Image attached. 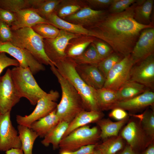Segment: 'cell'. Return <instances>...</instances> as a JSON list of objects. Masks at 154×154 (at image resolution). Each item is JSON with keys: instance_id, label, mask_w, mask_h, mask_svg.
Returning a JSON list of instances; mask_svg holds the SVG:
<instances>
[{"instance_id": "cell-1", "label": "cell", "mask_w": 154, "mask_h": 154, "mask_svg": "<svg viewBox=\"0 0 154 154\" xmlns=\"http://www.w3.org/2000/svg\"><path fill=\"white\" fill-rule=\"evenodd\" d=\"M136 1L123 12L109 13L101 22L90 29L96 32L98 39L108 43L114 52L123 56L131 54L143 30L153 27L152 23L143 25L135 20Z\"/></svg>"}, {"instance_id": "cell-2", "label": "cell", "mask_w": 154, "mask_h": 154, "mask_svg": "<svg viewBox=\"0 0 154 154\" xmlns=\"http://www.w3.org/2000/svg\"><path fill=\"white\" fill-rule=\"evenodd\" d=\"M50 69L57 78L62 90V98L56 107L60 121L70 122L78 114L86 110L80 95L72 84L59 72L53 64Z\"/></svg>"}, {"instance_id": "cell-3", "label": "cell", "mask_w": 154, "mask_h": 154, "mask_svg": "<svg viewBox=\"0 0 154 154\" xmlns=\"http://www.w3.org/2000/svg\"><path fill=\"white\" fill-rule=\"evenodd\" d=\"M54 65L78 93L86 110L100 111L97 102L96 90L88 85L82 79L76 71V64L71 58L66 57L56 62Z\"/></svg>"}, {"instance_id": "cell-4", "label": "cell", "mask_w": 154, "mask_h": 154, "mask_svg": "<svg viewBox=\"0 0 154 154\" xmlns=\"http://www.w3.org/2000/svg\"><path fill=\"white\" fill-rule=\"evenodd\" d=\"M12 31V36L9 42L13 45L27 50L43 65H50L52 63L45 52L43 38L32 28L25 27Z\"/></svg>"}, {"instance_id": "cell-5", "label": "cell", "mask_w": 154, "mask_h": 154, "mask_svg": "<svg viewBox=\"0 0 154 154\" xmlns=\"http://www.w3.org/2000/svg\"><path fill=\"white\" fill-rule=\"evenodd\" d=\"M12 78L20 96L33 105L47 93L39 86L29 68L15 67L11 70Z\"/></svg>"}, {"instance_id": "cell-6", "label": "cell", "mask_w": 154, "mask_h": 154, "mask_svg": "<svg viewBox=\"0 0 154 154\" xmlns=\"http://www.w3.org/2000/svg\"><path fill=\"white\" fill-rule=\"evenodd\" d=\"M100 135L96 127H90L86 125L79 127L62 139L59 147L60 152H72L84 145L97 144Z\"/></svg>"}, {"instance_id": "cell-7", "label": "cell", "mask_w": 154, "mask_h": 154, "mask_svg": "<svg viewBox=\"0 0 154 154\" xmlns=\"http://www.w3.org/2000/svg\"><path fill=\"white\" fill-rule=\"evenodd\" d=\"M59 97L58 91L51 90L37 102L33 111L28 115H17L16 120L19 125L30 128L32 123L48 115L56 108V101Z\"/></svg>"}, {"instance_id": "cell-8", "label": "cell", "mask_w": 154, "mask_h": 154, "mask_svg": "<svg viewBox=\"0 0 154 154\" xmlns=\"http://www.w3.org/2000/svg\"><path fill=\"white\" fill-rule=\"evenodd\" d=\"M80 35L60 30L55 38L43 39L45 53L54 64L58 61L66 58V50L70 41Z\"/></svg>"}, {"instance_id": "cell-9", "label": "cell", "mask_w": 154, "mask_h": 154, "mask_svg": "<svg viewBox=\"0 0 154 154\" xmlns=\"http://www.w3.org/2000/svg\"><path fill=\"white\" fill-rule=\"evenodd\" d=\"M134 65L130 54L124 56L109 72L103 87L117 91L129 80L131 70Z\"/></svg>"}, {"instance_id": "cell-10", "label": "cell", "mask_w": 154, "mask_h": 154, "mask_svg": "<svg viewBox=\"0 0 154 154\" xmlns=\"http://www.w3.org/2000/svg\"><path fill=\"white\" fill-rule=\"evenodd\" d=\"M21 98L13 81L11 70L8 68L5 74L0 76V113L4 114L11 112Z\"/></svg>"}, {"instance_id": "cell-11", "label": "cell", "mask_w": 154, "mask_h": 154, "mask_svg": "<svg viewBox=\"0 0 154 154\" xmlns=\"http://www.w3.org/2000/svg\"><path fill=\"white\" fill-rule=\"evenodd\" d=\"M7 53L14 58L19 66L29 68L33 75L45 70L43 64L40 63L27 50L14 46L9 42H0V53Z\"/></svg>"}, {"instance_id": "cell-12", "label": "cell", "mask_w": 154, "mask_h": 154, "mask_svg": "<svg viewBox=\"0 0 154 154\" xmlns=\"http://www.w3.org/2000/svg\"><path fill=\"white\" fill-rule=\"evenodd\" d=\"M10 112L0 115V151L21 149V144L17 131L11 120Z\"/></svg>"}, {"instance_id": "cell-13", "label": "cell", "mask_w": 154, "mask_h": 154, "mask_svg": "<svg viewBox=\"0 0 154 154\" xmlns=\"http://www.w3.org/2000/svg\"><path fill=\"white\" fill-rule=\"evenodd\" d=\"M109 13L108 9L95 10L88 6L82 8L64 20L90 29L101 22Z\"/></svg>"}, {"instance_id": "cell-14", "label": "cell", "mask_w": 154, "mask_h": 154, "mask_svg": "<svg viewBox=\"0 0 154 154\" xmlns=\"http://www.w3.org/2000/svg\"><path fill=\"white\" fill-rule=\"evenodd\" d=\"M132 67L129 80L151 89L154 88V56L152 54Z\"/></svg>"}, {"instance_id": "cell-15", "label": "cell", "mask_w": 154, "mask_h": 154, "mask_svg": "<svg viewBox=\"0 0 154 154\" xmlns=\"http://www.w3.org/2000/svg\"><path fill=\"white\" fill-rule=\"evenodd\" d=\"M154 28H149L141 32L131 53L134 64L154 54Z\"/></svg>"}, {"instance_id": "cell-16", "label": "cell", "mask_w": 154, "mask_h": 154, "mask_svg": "<svg viewBox=\"0 0 154 154\" xmlns=\"http://www.w3.org/2000/svg\"><path fill=\"white\" fill-rule=\"evenodd\" d=\"M76 69L80 77L88 85L96 90L103 88L106 78L97 65L76 64Z\"/></svg>"}, {"instance_id": "cell-17", "label": "cell", "mask_w": 154, "mask_h": 154, "mask_svg": "<svg viewBox=\"0 0 154 154\" xmlns=\"http://www.w3.org/2000/svg\"><path fill=\"white\" fill-rule=\"evenodd\" d=\"M14 13L16 20L10 27L12 30L25 27L32 28L39 23L51 24L49 21L39 15L32 8L22 9Z\"/></svg>"}, {"instance_id": "cell-18", "label": "cell", "mask_w": 154, "mask_h": 154, "mask_svg": "<svg viewBox=\"0 0 154 154\" xmlns=\"http://www.w3.org/2000/svg\"><path fill=\"white\" fill-rule=\"evenodd\" d=\"M154 103V92L147 90L143 93L132 98L118 102L115 108H120L125 110H135L153 106Z\"/></svg>"}, {"instance_id": "cell-19", "label": "cell", "mask_w": 154, "mask_h": 154, "mask_svg": "<svg viewBox=\"0 0 154 154\" xmlns=\"http://www.w3.org/2000/svg\"><path fill=\"white\" fill-rule=\"evenodd\" d=\"M121 137L127 141L128 145L134 150L135 149L144 145V132L139 125L134 121H130L124 128L121 133Z\"/></svg>"}, {"instance_id": "cell-20", "label": "cell", "mask_w": 154, "mask_h": 154, "mask_svg": "<svg viewBox=\"0 0 154 154\" xmlns=\"http://www.w3.org/2000/svg\"><path fill=\"white\" fill-rule=\"evenodd\" d=\"M103 114L101 111L84 110L78 114L69 123L62 138L74 130L101 119Z\"/></svg>"}, {"instance_id": "cell-21", "label": "cell", "mask_w": 154, "mask_h": 154, "mask_svg": "<svg viewBox=\"0 0 154 154\" xmlns=\"http://www.w3.org/2000/svg\"><path fill=\"white\" fill-rule=\"evenodd\" d=\"M56 112V109L48 115L33 122L30 128L36 132L38 137H44L60 121Z\"/></svg>"}, {"instance_id": "cell-22", "label": "cell", "mask_w": 154, "mask_h": 154, "mask_svg": "<svg viewBox=\"0 0 154 154\" xmlns=\"http://www.w3.org/2000/svg\"><path fill=\"white\" fill-rule=\"evenodd\" d=\"M96 38L90 36L81 35L72 39L66 50V57L73 58L80 55Z\"/></svg>"}, {"instance_id": "cell-23", "label": "cell", "mask_w": 154, "mask_h": 154, "mask_svg": "<svg viewBox=\"0 0 154 154\" xmlns=\"http://www.w3.org/2000/svg\"><path fill=\"white\" fill-rule=\"evenodd\" d=\"M96 98L100 111L113 109L119 102L116 91L102 88L96 90Z\"/></svg>"}, {"instance_id": "cell-24", "label": "cell", "mask_w": 154, "mask_h": 154, "mask_svg": "<svg viewBox=\"0 0 154 154\" xmlns=\"http://www.w3.org/2000/svg\"><path fill=\"white\" fill-rule=\"evenodd\" d=\"M153 0H137L134 11L133 18L138 23L148 25L152 23L150 17L153 9Z\"/></svg>"}, {"instance_id": "cell-25", "label": "cell", "mask_w": 154, "mask_h": 154, "mask_svg": "<svg viewBox=\"0 0 154 154\" xmlns=\"http://www.w3.org/2000/svg\"><path fill=\"white\" fill-rule=\"evenodd\" d=\"M88 6L86 0H61L54 12L58 17L64 19Z\"/></svg>"}, {"instance_id": "cell-26", "label": "cell", "mask_w": 154, "mask_h": 154, "mask_svg": "<svg viewBox=\"0 0 154 154\" xmlns=\"http://www.w3.org/2000/svg\"><path fill=\"white\" fill-rule=\"evenodd\" d=\"M127 118L116 122H113L109 119L98 120L97 122L101 129L100 138L105 139L117 136L120 130L127 122Z\"/></svg>"}, {"instance_id": "cell-27", "label": "cell", "mask_w": 154, "mask_h": 154, "mask_svg": "<svg viewBox=\"0 0 154 154\" xmlns=\"http://www.w3.org/2000/svg\"><path fill=\"white\" fill-rule=\"evenodd\" d=\"M69 123L65 121L59 123L41 141L45 146L48 147L51 144L54 150L59 148L60 141L68 127Z\"/></svg>"}, {"instance_id": "cell-28", "label": "cell", "mask_w": 154, "mask_h": 154, "mask_svg": "<svg viewBox=\"0 0 154 154\" xmlns=\"http://www.w3.org/2000/svg\"><path fill=\"white\" fill-rule=\"evenodd\" d=\"M146 87L138 83L129 80L116 91L119 102L128 100L144 92Z\"/></svg>"}, {"instance_id": "cell-29", "label": "cell", "mask_w": 154, "mask_h": 154, "mask_svg": "<svg viewBox=\"0 0 154 154\" xmlns=\"http://www.w3.org/2000/svg\"><path fill=\"white\" fill-rule=\"evenodd\" d=\"M19 136L21 144V149L24 154H33L32 150L34 143L38 137L37 133L30 128L19 125L17 126Z\"/></svg>"}, {"instance_id": "cell-30", "label": "cell", "mask_w": 154, "mask_h": 154, "mask_svg": "<svg viewBox=\"0 0 154 154\" xmlns=\"http://www.w3.org/2000/svg\"><path fill=\"white\" fill-rule=\"evenodd\" d=\"M69 58L77 65H97L102 60L98 53L93 42L80 55Z\"/></svg>"}, {"instance_id": "cell-31", "label": "cell", "mask_w": 154, "mask_h": 154, "mask_svg": "<svg viewBox=\"0 0 154 154\" xmlns=\"http://www.w3.org/2000/svg\"><path fill=\"white\" fill-rule=\"evenodd\" d=\"M122 139L121 136H116L106 139L102 143L97 144L95 149L101 154H115L123 148Z\"/></svg>"}, {"instance_id": "cell-32", "label": "cell", "mask_w": 154, "mask_h": 154, "mask_svg": "<svg viewBox=\"0 0 154 154\" xmlns=\"http://www.w3.org/2000/svg\"><path fill=\"white\" fill-rule=\"evenodd\" d=\"M121 55L113 52L103 59L97 65L100 70L106 78L109 72L123 57Z\"/></svg>"}, {"instance_id": "cell-33", "label": "cell", "mask_w": 154, "mask_h": 154, "mask_svg": "<svg viewBox=\"0 0 154 154\" xmlns=\"http://www.w3.org/2000/svg\"><path fill=\"white\" fill-rule=\"evenodd\" d=\"M32 28L43 39H54L58 35L60 31L53 25L46 23L37 24Z\"/></svg>"}, {"instance_id": "cell-34", "label": "cell", "mask_w": 154, "mask_h": 154, "mask_svg": "<svg viewBox=\"0 0 154 154\" xmlns=\"http://www.w3.org/2000/svg\"><path fill=\"white\" fill-rule=\"evenodd\" d=\"M134 116L140 120L143 131L151 138L154 136V113L152 111H146L143 113Z\"/></svg>"}, {"instance_id": "cell-35", "label": "cell", "mask_w": 154, "mask_h": 154, "mask_svg": "<svg viewBox=\"0 0 154 154\" xmlns=\"http://www.w3.org/2000/svg\"><path fill=\"white\" fill-rule=\"evenodd\" d=\"M61 0H40L34 9L42 17L45 18L54 13ZM33 9V8H32Z\"/></svg>"}, {"instance_id": "cell-36", "label": "cell", "mask_w": 154, "mask_h": 154, "mask_svg": "<svg viewBox=\"0 0 154 154\" xmlns=\"http://www.w3.org/2000/svg\"><path fill=\"white\" fill-rule=\"evenodd\" d=\"M0 8L15 13L25 9L31 8L30 0H0Z\"/></svg>"}, {"instance_id": "cell-37", "label": "cell", "mask_w": 154, "mask_h": 154, "mask_svg": "<svg viewBox=\"0 0 154 154\" xmlns=\"http://www.w3.org/2000/svg\"><path fill=\"white\" fill-rule=\"evenodd\" d=\"M136 0H113L108 8L109 13H115L121 12L134 3Z\"/></svg>"}, {"instance_id": "cell-38", "label": "cell", "mask_w": 154, "mask_h": 154, "mask_svg": "<svg viewBox=\"0 0 154 154\" xmlns=\"http://www.w3.org/2000/svg\"><path fill=\"white\" fill-rule=\"evenodd\" d=\"M93 43L98 53L102 60L114 52L111 47L102 40L96 38Z\"/></svg>"}, {"instance_id": "cell-39", "label": "cell", "mask_w": 154, "mask_h": 154, "mask_svg": "<svg viewBox=\"0 0 154 154\" xmlns=\"http://www.w3.org/2000/svg\"><path fill=\"white\" fill-rule=\"evenodd\" d=\"M12 36L10 27L5 23L0 21V42H10Z\"/></svg>"}, {"instance_id": "cell-40", "label": "cell", "mask_w": 154, "mask_h": 154, "mask_svg": "<svg viewBox=\"0 0 154 154\" xmlns=\"http://www.w3.org/2000/svg\"><path fill=\"white\" fill-rule=\"evenodd\" d=\"M13 66H19L18 61L16 59L8 57L5 52L0 53V74L5 68Z\"/></svg>"}, {"instance_id": "cell-41", "label": "cell", "mask_w": 154, "mask_h": 154, "mask_svg": "<svg viewBox=\"0 0 154 154\" xmlns=\"http://www.w3.org/2000/svg\"><path fill=\"white\" fill-rule=\"evenodd\" d=\"M15 20L14 13L0 8V21L5 23L10 27Z\"/></svg>"}, {"instance_id": "cell-42", "label": "cell", "mask_w": 154, "mask_h": 154, "mask_svg": "<svg viewBox=\"0 0 154 154\" xmlns=\"http://www.w3.org/2000/svg\"><path fill=\"white\" fill-rule=\"evenodd\" d=\"M113 0H86L90 8L106 9L108 8Z\"/></svg>"}, {"instance_id": "cell-43", "label": "cell", "mask_w": 154, "mask_h": 154, "mask_svg": "<svg viewBox=\"0 0 154 154\" xmlns=\"http://www.w3.org/2000/svg\"><path fill=\"white\" fill-rule=\"evenodd\" d=\"M109 116L110 117L119 121L127 118V114L124 109L116 107L112 109Z\"/></svg>"}, {"instance_id": "cell-44", "label": "cell", "mask_w": 154, "mask_h": 154, "mask_svg": "<svg viewBox=\"0 0 154 154\" xmlns=\"http://www.w3.org/2000/svg\"><path fill=\"white\" fill-rule=\"evenodd\" d=\"M98 144H92L82 146L77 150L72 151L73 154H91Z\"/></svg>"}, {"instance_id": "cell-45", "label": "cell", "mask_w": 154, "mask_h": 154, "mask_svg": "<svg viewBox=\"0 0 154 154\" xmlns=\"http://www.w3.org/2000/svg\"><path fill=\"white\" fill-rule=\"evenodd\" d=\"M121 150L119 153L115 154H138L131 147L128 145Z\"/></svg>"}, {"instance_id": "cell-46", "label": "cell", "mask_w": 154, "mask_h": 154, "mask_svg": "<svg viewBox=\"0 0 154 154\" xmlns=\"http://www.w3.org/2000/svg\"><path fill=\"white\" fill-rule=\"evenodd\" d=\"M6 154H24L23 150L20 148H13L5 152Z\"/></svg>"}, {"instance_id": "cell-47", "label": "cell", "mask_w": 154, "mask_h": 154, "mask_svg": "<svg viewBox=\"0 0 154 154\" xmlns=\"http://www.w3.org/2000/svg\"><path fill=\"white\" fill-rule=\"evenodd\" d=\"M143 154H154V145L151 144L144 151Z\"/></svg>"}, {"instance_id": "cell-48", "label": "cell", "mask_w": 154, "mask_h": 154, "mask_svg": "<svg viewBox=\"0 0 154 154\" xmlns=\"http://www.w3.org/2000/svg\"><path fill=\"white\" fill-rule=\"evenodd\" d=\"M60 154H73L72 152L68 151H63L60 152Z\"/></svg>"}, {"instance_id": "cell-49", "label": "cell", "mask_w": 154, "mask_h": 154, "mask_svg": "<svg viewBox=\"0 0 154 154\" xmlns=\"http://www.w3.org/2000/svg\"><path fill=\"white\" fill-rule=\"evenodd\" d=\"M91 154H101V153L98 150L96 149L94 150V151Z\"/></svg>"}, {"instance_id": "cell-50", "label": "cell", "mask_w": 154, "mask_h": 154, "mask_svg": "<svg viewBox=\"0 0 154 154\" xmlns=\"http://www.w3.org/2000/svg\"></svg>"}]
</instances>
